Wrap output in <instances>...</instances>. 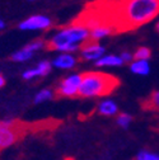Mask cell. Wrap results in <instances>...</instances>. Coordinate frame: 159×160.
Returning a JSON list of instances; mask_svg holds the SVG:
<instances>
[{
	"instance_id": "cell-1",
	"label": "cell",
	"mask_w": 159,
	"mask_h": 160,
	"mask_svg": "<svg viewBox=\"0 0 159 160\" xmlns=\"http://www.w3.org/2000/svg\"><path fill=\"white\" fill-rule=\"evenodd\" d=\"M120 21L122 29L140 27L159 14V0H129L121 3Z\"/></svg>"
},
{
	"instance_id": "cell-2",
	"label": "cell",
	"mask_w": 159,
	"mask_h": 160,
	"mask_svg": "<svg viewBox=\"0 0 159 160\" xmlns=\"http://www.w3.org/2000/svg\"><path fill=\"white\" fill-rule=\"evenodd\" d=\"M90 41V31L83 23H74L57 31L47 42V47L61 53H74Z\"/></svg>"
},
{
	"instance_id": "cell-3",
	"label": "cell",
	"mask_w": 159,
	"mask_h": 160,
	"mask_svg": "<svg viewBox=\"0 0 159 160\" xmlns=\"http://www.w3.org/2000/svg\"><path fill=\"white\" fill-rule=\"evenodd\" d=\"M118 85V80L105 72H85L82 74V85L79 89V97L97 98L111 94Z\"/></svg>"
},
{
	"instance_id": "cell-4",
	"label": "cell",
	"mask_w": 159,
	"mask_h": 160,
	"mask_svg": "<svg viewBox=\"0 0 159 160\" xmlns=\"http://www.w3.org/2000/svg\"><path fill=\"white\" fill-rule=\"evenodd\" d=\"M24 131L23 123L14 119L0 121V151L14 145L22 137Z\"/></svg>"
},
{
	"instance_id": "cell-5",
	"label": "cell",
	"mask_w": 159,
	"mask_h": 160,
	"mask_svg": "<svg viewBox=\"0 0 159 160\" xmlns=\"http://www.w3.org/2000/svg\"><path fill=\"white\" fill-rule=\"evenodd\" d=\"M82 85V74H70L59 83L56 88V95L64 98H74L79 95V89Z\"/></svg>"
},
{
	"instance_id": "cell-6",
	"label": "cell",
	"mask_w": 159,
	"mask_h": 160,
	"mask_svg": "<svg viewBox=\"0 0 159 160\" xmlns=\"http://www.w3.org/2000/svg\"><path fill=\"white\" fill-rule=\"evenodd\" d=\"M51 26H52L51 18H49L47 15L37 14L24 19L23 22L18 24V28L21 31H45L49 29Z\"/></svg>"
},
{
	"instance_id": "cell-7",
	"label": "cell",
	"mask_w": 159,
	"mask_h": 160,
	"mask_svg": "<svg viewBox=\"0 0 159 160\" xmlns=\"http://www.w3.org/2000/svg\"><path fill=\"white\" fill-rule=\"evenodd\" d=\"M105 55H106V48L98 42L88 41L80 48V56L83 57V60H87V61H94L95 62L101 57H103Z\"/></svg>"
},
{
	"instance_id": "cell-8",
	"label": "cell",
	"mask_w": 159,
	"mask_h": 160,
	"mask_svg": "<svg viewBox=\"0 0 159 160\" xmlns=\"http://www.w3.org/2000/svg\"><path fill=\"white\" fill-rule=\"evenodd\" d=\"M78 64V58L74 53H60L54 58V61L51 65L56 69H61V70H70L74 69Z\"/></svg>"
},
{
	"instance_id": "cell-9",
	"label": "cell",
	"mask_w": 159,
	"mask_h": 160,
	"mask_svg": "<svg viewBox=\"0 0 159 160\" xmlns=\"http://www.w3.org/2000/svg\"><path fill=\"white\" fill-rule=\"evenodd\" d=\"M51 66H52L51 62H49V61H41V62H38L34 68L26 70L22 74V78L24 80H32V79H34L37 76H46L51 71Z\"/></svg>"
},
{
	"instance_id": "cell-10",
	"label": "cell",
	"mask_w": 159,
	"mask_h": 160,
	"mask_svg": "<svg viewBox=\"0 0 159 160\" xmlns=\"http://www.w3.org/2000/svg\"><path fill=\"white\" fill-rule=\"evenodd\" d=\"M115 32V26L108 24V23H101L99 26L94 27L90 29V41L98 42L99 39H102L105 37H108Z\"/></svg>"
},
{
	"instance_id": "cell-11",
	"label": "cell",
	"mask_w": 159,
	"mask_h": 160,
	"mask_svg": "<svg viewBox=\"0 0 159 160\" xmlns=\"http://www.w3.org/2000/svg\"><path fill=\"white\" fill-rule=\"evenodd\" d=\"M97 112L106 117H112L118 113V106L112 99H105V101H101L98 103Z\"/></svg>"
},
{
	"instance_id": "cell-12",
	"label": "cell",
	"mask_w": 159,
	"mask_h": 160,
	"mask_svg": "<svg viewBox=\"0 0 159 160\" xmlns=\"http://www.w3.org/2000/svg\"><path fill=\"white\" fill-rule=\"evenodd\" d=\"M124 65L120 55H105L95 61V66L98 68H118Z\"/></svg>"
},
{
	"instance_id": "cell-13",
	"label": "cell",
	"mask_w": 159,
	"mask_h": 160,
	"mask_svg": "<svg viewBox=\"0 0 159 160\" xmlns=\"http://www.w3.org/2000/svg\"><path fill=\"white\" fill-rule=\"evenodd\" d=\"M130 70L135 75L146 76L150 72V62L146 60H134L130 64Z\"/></svg>"
},
{
	"instance_id": "cell-14",
	"label": "cell",
	"mask_w": 159,
	"mask_h": 160,
	"mask_svg": "<svg viewBox=\"0 0 159 160\" xmlns=\"http://www.w3.org/2000/svg\"><path fill=\"white\" fill-rule=\"evenodd\" d=\"M34 53H32L29 50H27L26 47H23L22 50H19L17 52H14L12 55V60L14 62H24V61H28V60L33 56Z\"/></svg>"
},
{
	"instance_id": "cell-15",
	"label": "cell",
	"mask_w": 159,
	"mask_h": 160,
	"mask_svg": "<svg viewBox=\"0 0 159 160\" xmlns=\"http://www.w3.org/2000/svg\"><path fill=\"white\" fill-rule=\"evenodd\" d=\"M55 97V93L51 89H42L39 90L36 95H34V103L39 104V103H45L47 101H51V99Z\"/></svg>"
},
{
	"instance_id": "cell-16",
	"label": "cell",
	"mask_w": 159,
	"mask_h": 160,
	"mask_svg": "<svg viewBox=\"0 0 159 160\" xmlns=\"http://www.w3.org/2000/svg\"><path fill=\"white\" fill-rule=\"evenodd\" d=\"M131 122H132V117L129 113H120V114H117V117H116L117 126L124 128V130H127L130 127Z\"/></svg>"
},
{
	"instance_id": "cell-17",
	"label": "cell",
	"mask_w": 159,
	"mask_h": 160,
	"mask_svg": "<svg viewBox=\"0 0 159 160\" xmlns=\"http://www.w3.org/2000/svg\"><path fill=\"white\" fill-rule=\"evenodd\" d=\"M151 56V51L149 47H137L136 51L134 52V60H146L149 61V58Z\"/></svg>"
},
{
	"instance_id": "cell-18",
	"label": "cell",
	"mask_w": 159,
	"mask_h": 160,
	"mask_svg": "<svg viewBox=\"0 0 159 160\" xmlns=\"http://www.w3.org/2000/svg\"><path fill=\"white\" fill-rule=\"evenodd\" d=\"M136 160H159V154L149 150H140L136 155Z\"/></svg>"
},
{
	"instance_id": "cell-19",
	"label": "cell",
	"mask_w": 159,
	"mask_h": 160,
	"mask_svg": "<svg viewBox=\"0 0 159 160\" xmlns=\"http://www.w3.org/2000/svg\"><path fill=\"white\" fill-rule=\"evenodd\" d=\"M146 106L151 109H156L159 111V89L153 92L150 98L148 99V102H146Z\"/></svg>"
},
{
	"instance_id": "cell-20",
	"label": "cell",
	"mask_w": 159,
	"mask_h": 160,
	"mask_svg": "<svg viewBox=\"0 0 159 160\" xmlns=\"http://www.w3.org/2000/svg\"><path fill=\"white\" fill-rule=\"evenodd\" d=\"M45 46H47V43L45 42V41H42V39H37V41H33V42H31V43H28L27 46H24L27 50H29L32 53H34V52H37V51H39V50H42Z\"/></svg>"
},
{
	"instance_id": "cell-21",
	"label": "cell",
	"mask_w": 159,
	"mask_h": 160,
	"mask_svg": "<svg viewBox=\"0 0 159 160\" xmlns=\"http://www.w3.org/2000/svg\"><path fill=\"white\" fill-rule=\"evenodd\" d=\"M120 57H121L124 64H131L134 61V53L130 52V51H122Z\"/></svg>"
},
{
	"instance_id": "cell-22",
	"label": "cell",
	"mask_w": 159,
	"mask_h": 160,
	"mask_svg": "<svg viewBox=\"0 0 159 160\" xmlns=\"http://www.w3.org/2000/svg\"><path fill=\"white\" fill-rule=\"evenodd\" d=\"M4 84H5V79H4L3 75H0V88H3Z\"/></svg>"
},
{
	"instance_id": "cell-23",
	"label": "cell",
	"mask_w": 159,
	"mask_h": 160,
	"mask_svg": "<svg viewBox=\"0 0 159 160\" xmlns=\"http://www.w3.org/2000/svg\"><path fill=\"white\" fill-rule=\"evenodd\" d=\"M5 28V23L2 21V19H0V31H2V29H4Z\"/></svg>"
},
{
	"instance_id": "cell-24",
	"label": "cell",
	"mask_w": 159,
	"mask_h": 160,
	"mask_svg": "<svg viewBox=\"0 0 159 160\" xmlns=\"http://www.w3.org/2000/svg\"><path fill=\"white\" fill-rule=\"evenodd\" d=\"M155 29L158 31V33H159V21L156 22V24H155Z\"/></svg>"
}]
</instances>
